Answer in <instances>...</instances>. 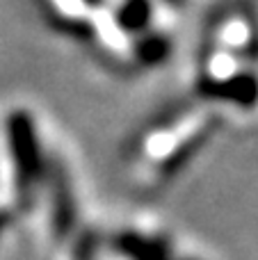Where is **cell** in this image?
Segmentation results:
<instances>
[{"mask_svg":"<svg viewBox=\"0 0 258 260\" xmlns=\"http://www.w3.org/2000/svg\"><path fill=\"white\" fill-rule=\"evenodd\" d=\"M197 96L236 110L258 105V18L249 7L231 5L213 18L197 62Z\"/></svg>","mask_w":258,"mask_h":260,"instance_id":"1","label":"cell"},{"mask_svg":"<svg viewBox=\"0 0 258 260\" xmlns=\"http://www.w3.org/2000/svg\"><path fill=\"white\" fill-rule=\"evenodd\" d=\"M213 133V117L204 108H183L163 117L137 137L133 165L144 183L160 185L176 178Z\"/></svg>","mask_w":258,"mask_h":260,"instance_id":"2","label":"cell"},{"mask_svg":"<svg viewBox=\"0 0 258 260\" xmlns=\"http://www.w3.org/2000/svg\"><path fill=\"white\" fill-rule=\"evenodd\" d=\"M5 151H7L9 180H12L14 210L32 212L39 206L41 192L53 169L55 155H48L39 123L27 110H12L5 121Z\"/></svg>","mask_w":258,"mask_h":260,"instance_id":"3","label":"cell"},{"mask_svg":"<svg viewBox=\"0 0 258 260\" xmlns=\"http://www.w3.org/2000/svg\"><path fill=\"white\" fill-rule=\"evenodd\" d=\"M103 247L117 260H199L183 251L167 233L142 226H123L103 238Z\"/></svg>","mask_w":258,"mask_h":260,"instance_id":"4","label":"cell"}]
</instances>
